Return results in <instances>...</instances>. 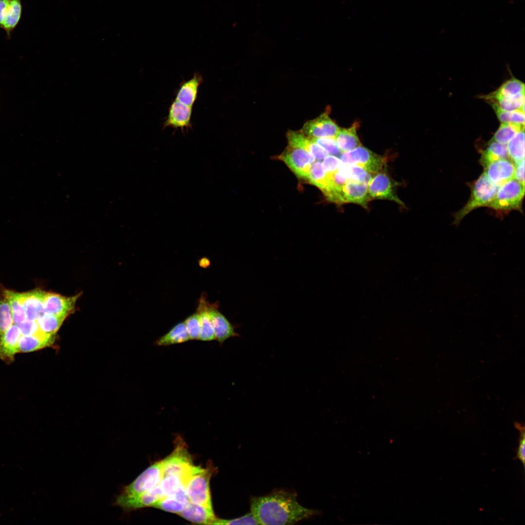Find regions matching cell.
Here are the masks:
<instances>
[{
    "instance_id": "obj_5",
    "label": "cell",
    "mask_w": 525,
    "mask_h": 525,
    "mask_svg": "<svg viewBox=\"0 0 525 525\" xmlns=\"http://www.w3.org/2000/svg\"><path fill=\"white\" fill-rule=\"evenodd\" d=\"M210 467L207 469L201 468L193 474L188 481L185 490L190 501L212 509L210 481L213 470Z\"/></svg>"
},
{
    "instance_id": "obj_34",
    "label": "cell",
    "mask_w": 525,
    "mask_h": 525,
    "mask_svg": "<svg viewBox=\"0 0 525 525\" xmlns=\"http://www.w3.org/2000/svg\"><path fill=\"white\" fill-rule=\"evenodd\" d=\"M490 104L501 122H514L525 124V111L520 110L506 111L500 108L494 103L490 102Z\"/></svg>"
},
{
    "instance_id": "obj_4",
    "label": "cell",
    "mask_w": 525,
    "mask_h": 525,
    "mask_svg": "<svg viewBox=\"0 0 525 525\" xmlns=\"http://www.w3.org/2000/svg\"><path fill=\"white\" fill-rule=\"evenodd\" d=\"M525 194V185L515 178L499 187L487 207L496 210H520Z\"/></svg>"
},
{
    "instance_id": "obj_6",
    "label": "cell",
    "mask_w": 525,
    "mask_h": 525,
    "mask_svg": "<svg viewBox=\"0 0 525 525\" xmlns=\"http://www.w3.org/2000/svg\"><path fill=\"white\" fill-rule=\"evenodd\" d=\"M163 460L155 462L137 478L125 486L119 496L131 497L145 493L157 486L162 478Z\"/></svg>"
},
{
    "instance_id": "obj_40",
    "label": "cell",
    "mask_w": 525,
    "mask_h": 525,
    "mask_svg": "<svg viewBox=\"0 0 525 525\" xmlns=\"http://www.w3.org/2000/svg\"><path fill=\"white\" fill-rule=\"evenodd\" d=\"M158 485L165 497H171L180 486H183L179 477L174 475L162 478Z\"/></svg>"
},
{
    "instance_id": "obj_30",
    "label": "cell",
    "mask_w": 525,
    "mask_h": 525,
    "mask_svg": "<svg viewBox=\"0 0 525 525\" xmlns=\"http://www.w3.org/2000/svg\"><path fill=\"white\" fill-rule=\"evenodd\" d=\"M4 297L10 305L14 324L18 325L26 319L23 306L19 298V293L6 290Z\"/></svg>"
},
{
    "instance_id": "obj_16",
    "label": "cell",
    "mask_w": 525,
    "mask_h": 525,
    "mask_svg": "<svg viewBox=\"0 0 525 525\" xmlns=\"http://www.w3.org/2000/svg\"><path fill=\"white\" fill-rule=\"evenodd\" d=\"M367 184L348 180L341 191V203H352L367 208L368 202L371 200L368 192Z\"/></svg>"
},
{
    "instance_id": "obj_12",
    "label": "cell",
    "mask_w": 525,
    "mask_h": 525,
    "mask_svg": "<svg viewBox=\"0 0 525 525\" xmlns=\"http://www.w3.org/2000/svg\"><path fill=\"white\" fill-rule=\"evenodd\" d=\"M208 312L213 328L215 340L222 345L227 339L231 337H240L241 335L236 332V326L218 310L215 304H208Z\"/></svg>"
},
{
    "instance_id": "obj_45",
    "label": "cell",
    "mask_w": 525,
    "mask_h": 525,
    "mask_svg": "<svg viewBox=\"0 0 525 525\" xmlns=\"http://www.w3.org/2000/svg\"><path fill=\"white\" fill-rule=\"evenodd\" d=\"M171 497L174 498L184 506L190 501L185 488L182 485L176 490Z\"/></svg>"
},
{
    "instance_id": "obj_31",
    "label": "cell",
    "mask_w": 525,
    "mask_h": 525,
    "mask_svg": "<svg viewBox=\"0 0 525 525\" xmlns=\"http://www.w3.org/2000/svg\"><path fill=\"white\" fill-rule=\"evenodd\" d=\"M338 171L348 180H352L367 184L372 178L371 175H373L359 166L343 162Z\"/></svg>"
},
{
    "instance_id": "obj_33",
    "label": "cell",
    "mask_w": 525,
    "mask_h": 525,
    "mask_svg": "<svg viewBox=\"0 0 525 525\" xmlns=\"http://www.w3.org/2000/svg\"><path fill=\"white\" fill-rule=\"evenodd\" d=\"M65 318V317L43 312L36 319V321L42 331L48 334L54 335Z\"/></svg>"
},
{
    "instance_id": "obj_47",
    "label": "cell",
    "mask_w": 525,
    "mask_h": 525,
    "mask_svg": "<svg viewBox=\"0 0 525 525\" xmlns=\"http://www.w3.org/2000/svg\"><path fill=\"white\" fill-rule=\"evenodd\" d=\"M10 0H0V28L1 29L7 14Z\"/></svg>"
},
{
    "instance_id": "obj_26",
    "label": "cell",
    "mask_w": 525,
    "mask_h": 525,
    "mask_svg": "<svg viewBox=\"0 0 525 525\" xmlns=\"http://www.w3.org/2000/svg\"><path fill=\"white\" fill-rule=\"evenodd\" d=\"M22 12L21 0H10L2 27V29L6 32L9 39L11 36L12 32L20 21Z\"/></svg>"
},
{
    "instance_id": "obj_41",
    "label": "cell",
    "mask_w": 525,
    "mask_h": 525,
    "mask_svg": "<svg viewBox=\"0 0 525 525\" xmlns=\"http://www.w3.org/2000/svg\"><path fill=\"white\" fill-rule=\"evenodd\" d=\"M212 525H259L251 512L233 519L216 518Z\"/></svg>"
},
{
    "instance_id": "obj_29",
    "label": "cell",
    "mask_w": 525,
    "mask_h": 525,
    "mask_svg": "<svg viewBox=\"0 0 525 525\" xmlns=\"http://www.w3.org/2000/svg\"><path fill=\"white\" fill-rule=\"evenodd\" d=\"M308 182L318 187L325 196L329 189V181L321 162H315L311 168Z\"/></svg>"
},
{
    "instance_id": "obj_22",
    "label": "cell",
    "mask_w": 525,
    "mask_h": 525,
    "mask_svg": "<svg viewBox=\"0 0 525 525\" xmlns=\"http://www.w3.org/2000/svg\"><path fill=\"white\" fill-rule=\"evenodd\" d=\"M525 96V84L515 78H512L504 83L497 90L482 97L488 100L496 97L507 99L516 98Z\"/></svg>"
},
{
    "instance_id": "obj_43",
    "label": "cell",
    "mask_w": 525,
    "mask_h": 525,
    "mask_svg": "<svg viewBox=\"0 0 525 525\" xmlns=\"http://www.w3.org/2000/svg\"><path fill=\"white\" fill-rule=\"evenodd\" d=\"M341 163L337 157L329 155L324 158L322 164L327 176H330L338 171Z\"/></svg>"
},
{
    "instance_id": "obj_21",
    "label": "cell",
    "mask_w": 525,
    "mask_h": 525,
    "mask_svg": "<svg viewBox=\"0 0 525 525\" xmlns=\"http://www.w3.org/2000/svg\"><path fill=\"white\" fill-rule=\"evenodd\" d=\"M202 81V75L194 73L191 79L183 82L180 85L176 91L175 100L192 107L196 100L199 87Z\"/></svg>"
},
{
    "instance_id": "obj_20",
    "label": "cell",
    "mask_w": 525,
    "mask_h": 525,
    "mask_svg": "<svg viewBox=\"0 0 525 525\" xmlns=\"http://www.w3.org/2000/svg\"><path fill=\"white\" fill-rule=\"evenodd\" d=\"M180 516L194 524L212 525L216 518L213 509L189 501L178 514Z\"/></svg>"
},
{
    "instance_id": "obj_14",
    "label": "cell",
    "mask_w": 525,
    "mask_h": 525,
    "mask_svg": "<svg viewBox=\"0 0 525 525\" xmlns=\"http://www.w3.org/2000/svg\"><path fill=\"white\" fill-rule=\"evenodd\" d=\"M192 107L175 100L170 105L167 116L163 123L164 128L172 127L184 130L191 127Z\"/></svg>"
},
{
    "instance_id": "obj_10",
    "label": "cell",
    "mask_w": 525,
    "mask_h": 525,
    "mask_svg": "<svg viewBox=\"0 0 525 525\" xmlns=\"http://www.w3.org/2000/svg\"><path fill=\"white\" fill-rule=\"evenodd\" d=\"M339 128L326 111L306 122L300 131L311 138H334Z\"/></svg>"
},
{
    "instance_id": "obj_13",
    "label": "cell",
    "mask_w": 525,
    "mask_h": 525,
    "mask_svg": "<svg viewBox=\"0 0 525 525\" xmlns=\"http://www.w3.org/2000/svg\"><path fill=\"white\" fill-rule=\"evenodd\" d=\"M79 295L67 297L46 293L43 300V312L67 317L74 309Z\"/></svg>"
},
{
    "instance_id": "obj_44",
    "label": "cell",
    "mask_w": 525,
    "mask_h": 525,
    "mask_svg": "<svg viewBox=\"0 0 525 525\" xmlns=\"http://www.w3.org/2000/svg\"><path fill=\"white\" fill-rule=\"evenodd\" d=\"M515 426L519 431V445L517 454L515 458L519 459L523 464L524 468L525 465V427L519 423H516Z\"/></svg>"
},
{
    "instance_id": "obj_37",
    "label": "cell",
    "mask_w": 525,
    "mask_h": 525,
    "mask_svg": "<svg viewBox=\"0 0 525 525\" xmlns=\"http://www.w3.org/2000/svg\"><path fill=\"white\" fill-rule=\"evenodd\" d=\"M13 323L9 304L4 297L0 300V338Z\"/></svg>"
},
{
    "instance_id": "obj_11",
    "label": "cell",
    "mask_w": 525,
    "mask_h": 525,
    "mask_svg": "<svg viewBox=\"0 0 525 525\" xmlns=\"http://www.w3.org/2000/svg\"><path fill=\"white\" fill-rule=\"evenodd\" d=\"M165 497L161 489L158 485L149 491L136 496L122 497L118 495L115 501V504L128 511L145 507H152L156 502Z\"/></svg>"
},
{
    "instance_id": "obj_32",
    "label": "cell",
    "mask_w": 525,
    "mask_h": 525,
    "mask_svg": "<svg viewBox=\"0 0 525 525\" xmlns=\"http://www.w3.org/2000/svg\"><path fill=\"white\" fill-rule=\"evenodd\" d=\"M525 128V124L514 122H502L491 140L507 144L520 131Z\"/></svg>"
},
{
    "instance_id": "obj_19",
    "label": "cell",
    "mask_w": 525,
    "mask_h": 525,
    "mask_svg": "<svg viewBox=\"0 0 525 525\" xmlns=\"http://www.w3.org/2000/svg\"><path fill=\"white\" fill-rule=\"evenodd\" d=\"M18 326L13 324L0 338V358L11 362L18 352V341L21 336Z\"/></svg>"
},
{
    "instance_id": "obj_15",
    "label": "cell",
    "mask_w": 525,
    "mask_h": 525,
    "mask_svg": "<svg viewBox=\"0 0 525 525\" xmlns=\"http://www.w3.org/2000/svg\"><path fill=\"white\" fill-rule=\"evenodd\" d=\"M515 171L513 162L504 158L490 163L485 169L484 173L493 183L500 187L514 178Z\"/></svg>"
},
{
    "instance_id": "obj_36",
    "label": "cell",
    "mask_w": 525,
    "mask_h": 525,
    "mask_svg": "<svg viewBox=\"0 0 525 525\" xmlns=\"http://www.w3.org/2000/svg\"><path fill=\"white\" fill-rule=\"evenodd\" d=\"M487 101L495 103L504 110L510 111L520 110L524 111L525 96L513 99L496 97Z\"/></svg>"
},
{
    "instance_id": "obj_3",
    "label": "cell",
    "mask_w": 525,
    "mask_h": 525,
    "mask_svg": "<svg viewBox=\"0 0 525 525\" xmlns=\"http://www.w3.org/2000/svg\"><path fill=\"white\" fill-rule=\"evenodd\" d=\"M498 188L483 173L474 183L471 197L467 204L455 213V223H458L472 210L480 207H487L494 197Z\"/></svg>"
},
{
    "instance_id": "obj_42",
    "label": "cell",
    "mask_w": 525,
    "mask_h": 525,
    "mask_svg": "<svg viewBox=\"0 0 525 525\" xmlns=\"http://www.w3.org/2000/svg\"><path fill=\"white\" fill-rule=\"evenodd\" d=\"M317 144L325 149L329 154L333 156H339L343 153L338 147L337 144L333 138H311Z\"/></svg>"
},
{
    "instance_id": "obj_23",
    "label": "cell",
    "mask_w": 525,
    "mask_h": 525,
    "mask_svg": "<svg viewBox=\"0 0 525 525\" xmlns=\"http://www.w3.org/2000/svg\"><path fill=\"white\" fill-rule=\"evenodd\" d=\"M358 125L355 122L349 128H339L334 139L343 153L362 145L357 133Z\"/></svg>"
},
{
    "instance_id": "obj_18",
    "label": "cell",
    "mask_w": 525,
    "mask_h": 525,
    "mask_svg": "<svg viewBox=\"0 0 525 525\" xmlns=\"http://www.w3.org/2000/svg\"><path fill=\"white\" fill-rule=\"evenodd\" d=\"M46 293L38 289L19 293V298L24 309L27 320H36L43 313V300Z\"/></svg>"
},
{
    "instance_id": "obj_7",
    "label": "cell",
    "mask_w": 525,
    "mask_h": 525,
    "mask_svg": "<svg viewBox=\"0 0 525 525\" xmlns=\"http://www.w3.org/2000/svg\"><path fill=\"white\" fill-rule=\"evenodd\" d=\"M340 160L343 163L359 166L367 172L376 174L382 170L385 158L362 145L343 153Z\"/></svg>"
},
{
    "instance_id": "obj_28",
    "label": "cell",
    "mask_w": 525,
    "mask_h": 525,
    "mask_svg": "<svg viewBox=\"0 0 525 525\" xmlns=\"http://www.w3.org/2000/svg\"><path fill=\"white\" fill-rule=\"evenodd\" d=\"M508 157L518 163L525 159V128L517 133L506 144Z\"/></svg>"
},
{
    "instance_id": "obj_27",
    "label": "cell",
    "mask_w": 525,
    "mask_h": 525,
    "mask_svg": "<svg viewBox=\"0 0 525 525\" xmlns=\"http://www.w3.org/2000/svg\"><path fill=\"white\" fill-rule=\"evenodd\" d=\"M508 157L507 145L490 140L487 147L482 152L480 162L485 169L492 162Z\"/></svg>"
},
{
    "instance_id": "obj_35",
    "label": "cell",
    "mask_w": 525,
    "mask_h": 525,
    "mask_svg": "<svg viewBox=\"0 0 525 525\" xmlns=\"http://www.w3.org/2000/svg\"><path fill=\"white\" fill-rule=\"evenodd\" d=\"M50 346L37 337L32 335H22L18 341V352H28Z\"/></svg>"
},
{
    "instance_id": "obj_24",
    "label": "cell",
    "mask_w": 525,
    "mask_h": 525,
    "mask_svg": "<svg viewBox=\"0 0 525 525\" xmlns=\"http://www.w3.org/2000/svg\"><path fill=\"white\" fill-rule=\"evenodd\" d=\"M208 304L205 297L202 296L199 298L196 311L200 315L201 324L199 340L203 341L215 340L213 328L208 312Z\"/></svg>"
},
{
    "instance_id": "obj_8",
    "label": "cell",
    "mask_w": 525,
    "mask_h": 525,
    "mask_svg": "<svg viewBox=\"0 0 525 525\" xmlns=\"http://www.w3.org/2000/svg\"><path fill=\"white\" fill-rule=\"evenodd\" d=\"M295 175L300 179L308 181L311 167L315 158L309 152L289 145L279 156Z\"/></svg>"
},
{
    "instance_id": "obj_38",
    "label": "cell",
    "mask_w": 525,
    "mask_h": 525,
    "mask_svg": "<svg viewBox=\"0 0 525 525\" xmlns=\"http://www.w3.org/2000/svg\"><path fill=\"white\" fill-rule=\"evenodd\" d=\"M184 322L190 340H199L201 332L199 313L196 311L187 318Z\"/></svg>"
},
{
    "instance_id": "obj_17",
    "label": "cell",
    "mask_w": 525,
    "mask_h": 525,
    "mask_svg": "<svg viewBox=\"0 0 525 525\" xmlns=\"http://www.w3.org/2000/svg\"><path fill=\"white\" fill-rule=\"evenodd\" d=\"M287 138L289 145L300 148L309 152L317 160L323 159L329 155L325 149L300 131H289Z\"/></svg>"
},
{
    "instance_id": "obj_46",
    "label": "cell",
    "mask_w": 525,
    "mask_h": 525,
    "mask_svg": "<svg viewBox=\"0 0 525 525\" xmlns=\"http://www.w3.org/2000/svg\"><path fill=\"white\" fill-rule=\"evenodd\" d=\"M515 171L514 178L525 185V159L515 163Z\"/></svg>"
},
{
    "instance_id": "obj_39",
    "label": "cell",
    "mask_w": 525,
    "mask_h": 525,
    "mask_svg": "<svg viewBox=\"0 0 525 525\" xmlns=\"http://www.w3.org/2000/svg\"><path fill=\"white\" fill-rule=\"evenodd\" d=\"M184 505L171 497H165L156 502L152 507L174 513L179 514Z\"/></svg>"
},
{
    "instance_id": "obj_1",
    "label": "cell",
    "mask_w": 525,
    "mask_h": 525,
    "mask_svg": "<svg viewBox=\"0 0 525 525\" xmlns=\"http://www.w3.org/2000/svg\"><path fill=\"white\" fill-rule=\"evenodd\" d=\"M250 503V512L259 525H293L319 514L318 510L300 505L296 492L284 489L252 496Z\"/></svg>"
},
{
    "instance_id": "obj_2",
    "label": "cell",
    "mask_w": 525,
    "mask_h": 525,
    "mask_svg": "<svg viewBox=\"0 0 525 525\" xmlns=\"http://www.w3.org/2000/svg\"><path fill=\"white\" fill-rule=\"evenodd\" d=\"M163 460L162 478L171 475L179 477L185 488L191 477L201 467L194 466L186 447L178 443L173 453Z\"/></svg>"
},
{
    "instance_id": "obj_25",
    "label": "cell",
    "mask_w": 525,
    "mask_h": 525,
    "mask_svg": "<svg viewBox=\"0 0 525 525\" xmlns=\"http://www.w3.org/2000/svg\"><path fill=\"white\" fill-rule=\"evenodd\" d=\"M190 340L184 321L175 325L167 333L156 340L157 346H168Z\"/></svg>"
},
{
    "instance_id": "obj_9",
    "label": "cell",
    "mask_w": 525,
    "mask_h": 525,
    "mask_svg": "<svg viewBox=\"0 0 525 525\" xmlns=\"http://www.w3.org/2000/svg\"><path fill=\"white\" fill-rule=\"evenodd\" d=\"M397 184L386 172L381 171L375 174L368 183V190L370 199L393 201L404 206L403 202L396 192L395 188Z\"/></svg>"
}]
</instances>
